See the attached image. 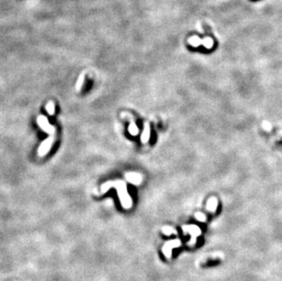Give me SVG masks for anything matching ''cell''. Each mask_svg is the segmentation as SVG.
Wrapping results in <instances>:
<instances>
[{
	"label": "cell",
	"mask_w": 282,
	"mask_h": 281,
	"mask_svg": "<svg viewBox=\"0 0 282 281\" xmlns=\"http://www.w3.org/2000/svg\"><path fill=\"white\" fill-rule=\"evenodd\" d=\"M126 179L128 180V182L132 183L133 185H139L141 183H142V175L138 172H127L126 174Z\"/></svg>",
	"instance_id": "cell-6"
},
{
	"label": "cell",
	"mask_w": 282,
	"mask_h": 281,
	"mask_svg": "<svg viewBox=\"0 0 282 281\" xmlns=\"http://www.w3.org/2000/svg\"><path fill=\"white\" fill-rule=\"evenodd\" d=\"M180 245H181V242L178 239L168 241L165 244L164 246H162V253L165 254V256L167 258H170L171 255H172V250L173 249V248L180 246Z\"/></svg>",
	"instance_id": "cell-4"
},
{
	"label": "cell",
	"mask_w": 282,
	"mask_h": 281,
	"mask_svg": "<svg viewBox=\"0 0 282 281\" xmlns=\"http://www.w3.org/2000/svg\"><path fill=\"white\" fill-rule=\"evenodd\" d=\"M262 127L265 131H270V130L272 129V126H271V124L268 122H264L262 124Z\"/></svg>",
	"instance_id": "cell-16"
},
{
	"label": "cell",
	"mask_w": 282,
	"mask_h": 281,
	"mask_svg": "<svg viewBox=\"0 0 282 281\" xmlns=\"http://www.w3.org/2000/svg\"><path fill=\"white\" fill-rule=\"evenodd\" d=\"M38 123L39 125V127L43 130L44 132L48 133L49 135L54 136V133H55V128L54 126H52L51 124H49L47 117L40 115L38 117Z\"/></svg>",
	"instance_id": "cell-3"
},
{
	"label": "cell",
	"mask_w": 282,
	"mask_h": 281,
	"mask_svg": "<svg viewBox=\"0 0 282 281\" xmlns=\"http://www.w3.org/2000/svg\"><path fill=\"white\" fill-rule=\"evenodd\" d=\"M150 125L148 122L144 123V132L142 133V136H141V140H142V143H146L149 139H150Z\"/></svg>",
	"instance_id": "cell-8"
},
{
	"label": "cell",
	"mask_w": 282,
	"mask_h": 281,
	"mask_svg": "<svg viewBox=\"0 0 282 281\" xmlns=\"http://www.w3.org/2000/svg\"><path fill=\"white\" fill-rule=\"evenodd\" d=\"M189 43L190 44L193 46V47H198L201 43H202V41H201V39L198 38V37H196V36H194V37H192L190 39H189Z\"/></svg>",
	"instance_id": "cell-10"
},
{
	"label": "cell",
	"mask_w": 282,
	"mask_h": 281,
	"mask_svg": "<svg viewBox=\"0 0 282 281\" xmlns=\"http://www.w3.org/2000/svg\"><path fill=\"white\" fill-rule=\"evenodd\" d=\"M129 133L130 134H132L133 136H136L139 133V129L137 127V125L135 124L134 122H131L129 125Z\"/></svg>",
	"instance_id": "cell-9"
},
{
	"label": "cell",
	"mask_w": 282,
	"mask_h": 281,
	"mask_svg": "<svg viewBox=\"0 0 282 281\" xmlns=\"http://www.w3.org/2000/svg\"><path fill=\"white\" fill-rule=\"evenodd\" d=\"M46 110H47V112H48V113L49 115H53L54 113H55V105H54V103L52 101H49L47 104Z\"/></svg>",
	"instance_id": "cell-11"
},
{
	"label": "cell",
	"mask_w": 282,
	"mask_h": 281,
	"mask_svg": "<svg viewBox=\"0 0 282 281\" xmlns=\"http://www.w3.org/2000/svg\"><path fill=\"white\" fill-rule=\"evenodd\" d=\"M53 140H54V137L49 136L48 139H46V140H44V142L40 144V146L38 148V154L40 156H44L47 153H49V151L51 149Z\"/></svg>",
	"instance_id": "cell-5"
},
{
	"label": "cell",
	"mask_w": 282,
	"mask_h": 281,
	"mask_svg": "<svg viewBox=\"0 0 282 281\" xmlns=\"http://www.w3.org/2000/svg\"><path fill=\"white\" fill-rule=\"evenodd\" d=\"M202 43H203V45L207 48V49H212V47H213V40H212V38H205L203 41H202Z\"/></svg>",
	"instance_id": "cell-13"
},
{
	"label": "cell",
	"mask_w": 282,
	"mask_h": 281,
	"mask_svg": "<svg viewBox=\"0 0 282 281\" xmlns=\"http://www.w3.org/2000/svg\"><path fill=\"white\" fill-rule=\"evenodd\" d=\"M110 188H115L118 191V196L120 198L123 207L125 209H129L133 205V200L131 196L129 194L126 183L123 181H115V182H107L101 185V191L102 193H106Z\"/></svg>",
	"instance_id": "cell-1"
},
{
	"label": "cell",
	"mask_w": 282,
	"mask_h": 281,
	"mask_svg": "<svg viewBox=\"0 0 282 281\" xmlns=\"http://www.w3.org/2000/svg\"><path fill=\"white\" fill-rule=\"evenodd\" d=\"M162 233L166 235H172L173 233H176V232L173 227H171V226H165V227L162 228Z\"/></svg>",
	"instance_id": "cell-14"
},
{
	"label": "cell",
	"mask_w": 282,
	"mask_h": 281,
	"mask_svg": "<svg viewBox=\"0 0 282 281\" xmlns=\"http://www.w3.org/2000/svg\"><path fill=\"white\" fill-rule=\"evenodd\" d=\"M194 217H196L200 222H205V220H207V217H205L203 213H200V212H198V213H196V214H194Z\"/></svg>",
	"instance_id": "cell-15"
},
{
	"label": "cell",
	"mask_w": 282,
	"mask_h": 281,
	"mask_svg": "<svg viewBox=\"0 0 282 281\" xmlns=\"http://www.w3.org/2000/svg\"><path fill=\"white\" fill-rule=\"evenodd\" d=\"M217 205H218V201L215 197H210L207 201V209L211 212V213H214L215 212L216 208H217Z\"/></svg>",
	"instance_id": "cell-7"
},
{
	"label": "cell",
	"mask_w": 282,
	"mask_h": 281,
	"mask_svg": "<svg viewBox=\"0 0 282 281\" xmlns=\"http://www.w3.org/2000/svg\"><path fill=\"white\" fill-rule=\"evenodd\" d=\"M84 78H85L84 73H82V74L80 75V76L79 77L78 80H77V83H76V89H77V91H80V89H81V87H82L83 82H84Z\"/></svg>",
	"instance_id": "cell-12"
},
{
	"label": "cell",
	"mask_w": 282,
	"mask_h": 281,
	"mask_svg": "<svg viewBox=\"0 0 282 281\" xmlns=\"http://www.w3.org/2000/svg\"><path fill=\"white\" fill-rule=\"evenodd\" d=\"M182 228L184 233L190 234L192 236L191 240L188 242V246H194L196 243V238L201 235V229L199 228V226L194 225H183Z\"/></svg>",
	"instance_id": "cell-2"
}]
</instances>
